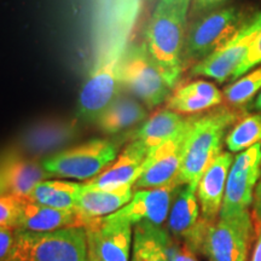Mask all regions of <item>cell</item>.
<instances>
[{"label":"cell","mask_w":261,"mask_h":261,"mask_svg":"<svg viewBox=\"0 0 261 261\" xmlns=\"http://www.w3.org/2000/svg\"><path fill=\"white\" fill-rule=\"evenodd\" d=\"M149 152L137 140H132L123 151L99 174L84 184L87 190H115L133 187L142 174L143 165Z\"/></svg>","instance_id":"16"},{"label":"cell","mask_w":261,"mask_h":261,"mask_svg":"<svg viewBox=\"0 0 261 261\" xmlns=\"http://www.w3.org/2000/svg\"><path fill=\"white\" fill-rule=\"evenodd\" d=\"M77 126L73 121L52 119L35 123L21 137V148L25 155L39 158L54 155L77 137Z\"/></svg>","instance_id":"17"},{"label":"cell","mask_w":261,"mask_h":261,"mask_svg":"<svg viewBox=\"0 0 261 261\" xmlns=\"http://www.w3.org/2000/svg\"><path fill=\"white\" fill-rule=\"evenodd\" d=\"M233 159L230 151L220 152L210 167L205 169L197 184L196 192L200 202L202 217L210 223L217 220L220 213L227 175Z\"/></svg>","instance_id":"18"},{"label":"cell","mask_w":261,"mask_h":261,"mask_svg":"<svg viewBox=\"0 0 261 261\" xmlns=\"http://www.w3.org/2000/svg\"><path fill=\"white\" fill-rule=\"evenodd\" d=\"M167 254L169 261H198L188 247H178L172 240L167 244Z\"/></svg>","instance_id":"31"},{"label":"cell","mask_w":261,"mask_h":261,"mask_svg":"<svg viewBox=\"0 0 261 261\" xmlns=\"http://www.w3.org/2000/svg\"><path fill=\"white\" fill-rule=\"evenodd\" d=\"M126 47V38L117 34L98 57L79 94L77 115L84 121L97 122L121 94V63Z\"/></svg>","instance_id":"3"},{"label":"cell","mask_w":261,"mask_h":261,"mask_svg":"<svg viewBox=\"0 0 261 261\" xmlns=\"http://www.w3.org/2000/svg\"><path fill=\"white\" fill-rule=\"evenodd\" d=\"M250 261H261V230H260L259 237H257L256 240L255 247H254V252Z\"/></svg>","instance_id":"34"},{"label":"cell","mask_w":261,"mask_h":261,"mask_svg":"<svg viewBox=\"0 0 261 261\" xmlns=\"http://www.w3.org/2000/svg\"><path fill=\"white\" fill-rule=\"evenodd\" d=\"M253 234L252 219H218L208 224L200 252L210 261H247Z\"/></svg>","instance_id":"10"},{"label":"cell","mask_w":261,"mask_h":261,"mask_svg":"<svg viewBox=\"0 0 261 261\" xmlns=\"http://www.w3.org/2000/svg\"><path fill=\"white\" fill-rule=\"evenodd\" d=\"M227 0H192V11L195 14H202V12H210L212 10L219 8Z\"/></svg>","instance_id":"32"},{"label":"cell","mask_w":261,"mask_h":261,"mask_svg":"<svg viewBox=\"0 0 261 261\" xmlns=\"http://www.w3.org/2000/svg\"><path fill=\"white\" fill-rule=\"evenodd\" d=\"M133 197V187H125L115 190H87L81 187L77 195L76 212L79 221L77 226L83 227L87 219L102 218L121 210Z\"/></svg>","instance_id":"21"},{"label":"cell","mask_w":261,"mask_h":261,"mask_svg":"<svg viewBox=\"0 0 261 261\" xmlns=\"http://www.w3.org/2000/svg\"><path fill=\"white\" fill-rule=\"evenodd\" d=\"M254 109L261 113V92L257 94L255 102H254Z\"/></svg>","instance_id":"35"},{"label":"cell","mask_w":261,"mask_h":261,"mask_svg":"<svg viewBox=\"0 0 261 261\" xmlns=\"http://www.w3.org/2000/svg\"><path fill=\"white\" fill-rule=\"evenodd\" d=\"M179 187L181 185L178 182H172L165 187L140 189L133 194L128 203L113 214L132 225L149 223L161 226L167 219Z\"/></svg>","instance_id":"14"},{"label":"cell","mask_w":261,"mask_h":261,"mask_svg":"<svg viewBox=\"0 0 261 261\" xmlns=\"http://www.w3.org/2000/svg\"><path fill=\"white\" fill-rule=\"evenodd\" d=\"M223 100V92L214 84L205 80H194L177 85L166 100V108L181 115H196L219 107Z\"/></svg>","instance_id":"19"},{"label":"cell","mask_w":261,"mask_h":261,"mask_svg":"<svg viewBox=\"0 0 261 261\" xmlns=\"http://www.w3.org/2000/svg\"><path fill=\"white\" fill-rule=\"evenodd\" d=\"M24 198L15 195H0V226L16 230L19 211Z\"/></svg>","instance_id":"28"},{"label":"cell","mask_w":261,"mask_h":261,"mask_svg":"<svg viewBox=\"0 0 261 261\" xmlns=\"http://www.w3.org/2000/svg\"><path fill=\"white\" fill-rule=\"evenodd\" d=\"M83 185L64 180H42L33 189L28 200L56 210L73 211Z\"/></svg>","instance_id":"25"},{"label":"cell","mask_w":261,"mask_h":261,"mask_svg":"<svg viewBox=\"0 0 261 261\" xmlns=\"http://www.w3.org/2000/svg\"><path fill=\"white\" fill-rule=\"evenodd\" d=\"M242 116L241 109L215 107L212 112L191 115L182 146V159L177 182L197 188L205 169L221 152L228 129Z\"/></svg>","instance_id":"2"},{"label":"cell","mask_w":261,"mask_h":261,"mask_svg":"<svg viewBox=\"0 0 261 261\" xmlns=\"http://www.w3.org/2000/svg\"><path fill=\"white\" fill-rule=\"evenodd\" d=\"M247 19L242 10L231 6L212 10L192 22L188 28L182 51L184 69L220 48L236 34Z\"/></svg>","instance_id":"5"},{"label":"cell","mask_w":261,"mask_h":261,"mask_svg":"<svg viewBox=\"0 0 261 261\" xmlns=\"http://www.w3.org/2000/svg\"><path fill=\"white\" fill-rule=\"evenodd\" d=\"M148 110L135 97L120 94L117 99L98 119L97 125L108 135H115L144 121Z\"/></svg>","instance_id":"23"},{"label":"cell","mask_w":261,"mask_h":261,"mask_svg":"<svg viewBox=\"0 0 261 261\" xmlns=\"http://www.w3.org/2000/svg\"><path fill=\"white\" fill-rule=\"evenodd\" d=\"M6 261H89L86 230L70 226L50 232L16 231Z\"/></svg>","instance_id":"4"},{"label":"cell","mask_w":261,"mask_h":261,"mask_svg":"<svg viewBox=\"0 0 261 261\" xmlns=\"http://www.w3.org/2000/svg\"><path fill=\"white\" fill-rule=\"evenodd\" d=\"M89 261H100L98 257L94 255V253L92 252V250L89 249Z\"/></svg>","instance_id":"36"},{"label":"cell","mask_w":261,"mask_h":261,"mask_svg":"<svg viewBox=\"0 0 261 261\" xmlns=\"http://www.w3.org/2000/svg\"><path fill=\"white\" fill-rule=\"evenodd\" d=\"M197 188L181 185L177 190L168 214V228L173 236L184 241L192 253L200 252L202 238L210 221L202 217Z\"/></svg>","instance_id":"13"},{"label":"cell","mask_w":261,"mask_h":261,"mask_svg":"<svg viewBox=\"0 0 261 261\" xmlns=\"http://www.w3.org/2000/svg\"><path fill=\"white\" fill-rule=\"evenodd\" d=\"M261 31V12L250 16L230 40L207 58L192 65L191 76H205L223 84L231 80Z\"/></svg>","instance_id":"9"},{"label":"cell","mask_w":261,"mask_h":261,"mask_svg":"<svg viewBox=\"0 0 261 261\" xmlns=\"http://www.w3.org/2000/svg\"><path fill=\"white\" fill-rule=\"evenodd\" d=\"M253 213L256 221L261 223V180L257 182L253 200Z\"/></svg>","instance_id":"33"},{"label":"cell","mask_w":261,"mask_h":261,"mask_svg":"<svg viewBox=\"0 0 261 261\" xmlns=\"http://www.w3.org/2000/svg\"><path fill=\"white\" fill-rule=\"evenodd\" d=\"M48 173L34 158L21 151L8 152L0 160V195L28 197Z\"/></svg>","instance_id":"15"},{"label":"cell","mask_w":261,"mask_h":261,"mask_svg":"<svg viewBox=\"0 0 261 261\" xmlns=\"http://www.w3.org/2000/svg\"><path fill=\"white\" fill-rule=\"evenodd\" d=\"M257 143H261V113L241 117L225 138L230 152L244 151Z\"/></svg>","instance_id":"26"},{"label":"cell","mask_w":261,"mask_h":261,"mask_svg":"<svg viewBox=\"0 0 261 261\" xmlns=\"http://www.w3.org/2000/svg\"><path fill=\"white\" fill-rule=\"evenodd\" d=\"M261 64V31L259 34L256 35L255 40L250 46L249 51H248L246 58H244L242 63L240 64V67L237 68V70L234 71V74L231 77V80H237L244 74H247L248 71L253 70L256 65Z\"/></svg>","instance_id":"29"},{"label":"cell","mask_w":261,"mask_h":261,"mask_svg":"<svg viewBox=\"0 0 261 261\" xmlns=\"http://www.w3.org/2000/svg\"><path fill=\"white\" fill-rule=\"evenodd\" d=\"M190 121L191 115L189 116L187 125L177 135L149 152L143 165L142 174L137 179L133 189L140 190V189L159 188L177 182L182 159V146Z\"/></svg>","instance_id":"12"},{"label":"cell","mask_w":261,"mask_h":261,"mask_svg":"<svg viewBox=\"0 0 261 261\" xmlns=\"http://www.w3.org/2000/svg\"><path fill=\"white\" fill-rule=\"evenodd\" d=\"M261 175V143L241 151L233 159L227 175L219 218L230 221L252 219L249 207Z\"/></svg>","instance_id":"6"},{"label":"cell","mask_w":261,"mask_h":261,"mask_svg":"<svg viewBox=\"0 0 261 261\" xmlns=\"http://www.w3.org/2000/svg\"><path fill=\"white\" fill-rule=\"evenodd\" d=\"M192 0H159L144 33V44L172 91L184 70L182 51Z\"/></svg>","instance_id":"1"},{"label":"cell","mask_w":261,"mask_h":261,"mask_svg":"<svg viewBox=\"0 0 261 261\" xmlns=\"http://www.w3.org/2000/svg\"><path fill=\"white\" fill-rule=\"evenodd\" d=\"M122 89L128 91L148 109L168 99L172 89L150 57L144 41L126 47L121 63Z\"/></svg>","instance_id":"7"},{"label":"cell","mask_w":261,"mask_h":261,"mask_svg":"<svg viewBox=\"0 0 261 261\" xmlns=\"http://www.w3.org/2000/svg\"><path fill=\"white\" fill-rule=\"evenodd\" d=\"M89 249L100 261H129L132 224L114 214L84 221Z\"/></svg>","instance_id":"11"},{"label":"cell","mask_w":261,"mask_h":261,"mask_svg":"<svg viewBox=\"0 0 261 261\" xmlns=\"http://www.w3.org/2000/svg\"><path fill=\"white\" fill-rule=\"evenodd\" d=\"M132 261H169L167 244L171 237L161 226L149 223L135 224Z\"/></svg>","instance_id":"24"},{"label":"cell","mask_w":261,"mask_h":261,"mask_svg":"<svg viewBox=\"0 0 261 261\" xmlns=\"http://www.w3.org/2000/svg\"><path fill=\"white\" fill-rule=\"evenodd\" d=\"M261 90V67L242 75L240 79L234 80L223 91L224 99L232 108H243Z\"/></svg>","instance_id":"27"},{"label":"cell","mask_w":261,"mask_h":261,"mask_svg":"<svg viewBox=\"0 0 261 261\" xmlns=\"http://www.w3.org/2000/svg\"><path fill=\"white\" fill-rule=\"evenodd\" d=\"M188 117L171 109H160L136 130L133 140H137L151 152L172 137H174L182 127L187 125Z\"/></svg>","instance_id":"22"},{"label":"cell","mask_w":261,"mask_h":261,"mask_svg":"<svg viewBox=\"0 0 261 261\" xmlns=\"http://www.w3.org/2000/svg\"><path fill=\"white\" fill-rule=\"evenodd\" d=\"M16 230L11 227L0 226V261H6L15 243Z\"/></svg>","instance_id":"30"},{"label":"cell","mask_w":261,"mask_h":261,"mask_svg":"<svg viewBox=\"0 0 261 261\" xmlns=\"http://www.w3.org/2000/svg\"><path fill=\"white\" fill-rule=\"evenodd\" d=\"M77 221L79 217L75 210H56L47 205L35 203L25 197L19 211L16 231L50 232L60 228L77 226Z\"/></svg>","instance_id":"20"},{"label":"cell","mask_w":261,"mask_h":261,"mask_svg":"<svg viewBox=\"0 0 261 261\" xmlns=\"http://www.w3.org/2000/svg\"><path fill=\"white\" fill-rule=\"evenodd\" d=\"M119 144L112 139H92L63 149L42 160L50 175L71 179H90L99 174L117 158Z\"/></svg>","instance_id":"8"}]
</instances>
